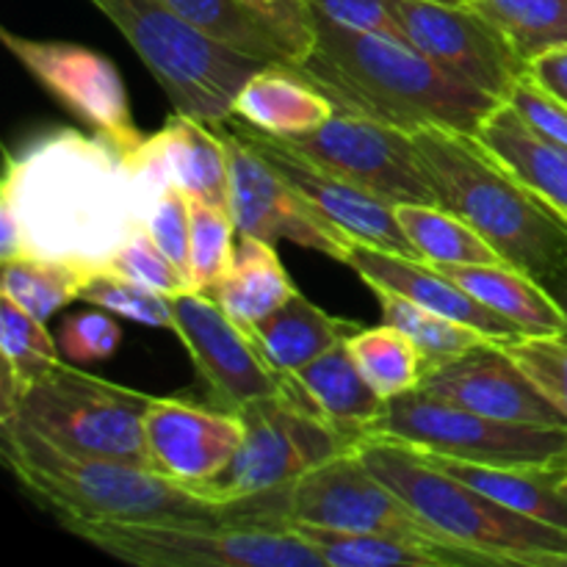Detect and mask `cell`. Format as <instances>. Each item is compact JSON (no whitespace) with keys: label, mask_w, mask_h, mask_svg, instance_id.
Masks as SVG:
<instances>
[{"label":"cell","mask_w":567,"mask_h":567,"mask_svg":"<svg viewBox=\"0 0 567 567\" xmlns=\"http://www.w3.org/2000/svg\"><path fill=\"white\" fill-rule=\"evenodd\" d=\"M297 291L275 244L255 236H238L230 269L214 288H208L219 308L244 330H252Z\"/></svg>","instance_id":"cell-29"},{"label":"cell","mask_w":567,"mask_h":567,"mask_svg":"<svg viewBox=\"0 0 567 567\" xmlns=\"http://www.w3.org/2000/svg\"><path fill=\"white\" fill-rule=\"evenodd\" d=\"M70 535L138 567H327L291 529L247 524H75Z\"/></svg>","instance_id":"cell-9"},{"label":"cell","mask_w":567,"mask_h":567,"mask_svg":"<svg viewBox=\"0 0 567 567\" xmlns=\"http://www.w3.org/2000/svg\"><path fill=\"white\" fill-rule=\"evenodd\" d=\"M426 264V260H424ZM463 291L507 316L524 336H565L567 319L540 280L509 264H430Z\"/></svg>","instance_id":"cell-25"},{"label":"cell","mask_w":567,"mask_h":567,"mask_svg":"<svg viewBox=\"0 0 567 567\" xmlns=\"http://www.w3.org/2000/svg\"><path fill=\"white\" fill-rule=\"evenodd\" d=\"M343 266H349L371 291L396 293V297L410 299V302L421 305L432 313L474 327L493 341L524 336L507 316L487 308L485 302L471 297L457 282L449 280L446 275H441L419 258H404V255L388 252V249L352 241L343 255Z\"/></svg>","instance_id":"cell-21"},{"label":"cell","mask_w":567,"mask_h":567,"mask_svg":"<svg viewBox=\"0 0 567 567\" xmlns=\"http://www.w3.org/2000/svg\"><path fill=\"white\" fill-rule=\"evenodd\" d=\"M316 14H324L341 25L360 28V31L380 33V37L396 39L410 44L408 33L399 25L396 17L388 9V0H308Z\"/></svg>","instance_id":"cell-44"},{"label":"cell","mask_w":567,"mask_h":567,"mask_svg":"<svg viewBox=\"0 0 567 567\" xmlns=\"http://www.w3.org/2000/svg\"><path fill=\"white\" fill-rule=\"evenodd\" d=\"M230 507L236 524L247 526L286 529L291 524H308L371 535L446 537L432 529L396 491L377 480L358 449L316 465L280 491L233 502Z\"/></svg>","instance_id":"cell-8"},{"label":"cell","mask_w":567,"mask_h":567,"mask_svg":"<svg viewBox=\"0 0 567 567\" xmlns=\"http://www.w3.org/2000/svg\"><path fill=\"white\" fill-rule=\"evenodd\" d=\"M526 78L554 100L567 105V44H554L526 61Z\"/></svg>","instance_id":"cell-46"},{"label":"cell","mask_w":567,"mask_h":567,"mask_svg":"<svg viewBox=\"0 0 567 567\" xmlns=\"http://www.w3.org/2000/svg\"><path fill=\"white\" fill-rule=\"evenodd\" d=\"M230 125L238 136L260 155L269 166H275L302 197H308L327 219L336 221L349 238L369 247L388 249V252L404 255V258H419L413 241L408 238L404 227L396 219V205L363 192L354 183L332 175L324 166L313 164L302 153L286 144L271 133L258 131L249 122L230 116ZM421 260V258H419Z\"/></svg>","instance_id":"cell-17"},{"label":"cell","mask_w":567,"mask_h":567,"mask_svg":"<svg viewBox=\"0 0 567 567\" xmlns=\"http://www.w3.org/2000/svg\"><path fill=\"white\" fill-rule=\"evenodd\" d=\"M565 468H567V454H565Z\"/></svg>","instance_id":"cell-50"},{"label":"cell","mask_w":567,"mask_h":567,"mask_svg":"<svg viewBox=\"0 0 567 567\" xmlns=\"http://www.w3.org/2000/svg\"><path fill=\"white\" fill-rule=\"evenodd\" d=\"M97 271L94 266L75 264V260L25 255V258L3 260L0 291L22 310L48 321L72 299H81V291Z\"/></svg>","instance_id":"cell-30"},{"label":"cell","mask_w":567,"mask_h":567,"mask_svg":"<svg viewBox=\"0 0 567 567\" xmlns=\"http://www.w3.org/2000/svg\"><path fill=\"white\" fill-rule=\"evenodd\" d=\"M336 114L330 100L293 66L266 64L255 72L233 103V116L271 136H299Z\"/></svg>","instance_id":"cell-26"},{"label":"cell","mask_w":567,"mask_h":567,"mask_svg":"<svg viewBox=\"0 0 567 567\" xmlns=\"http://www.w3.org/2000/svg\"><path fill=\"white\" fill-rule=\"evenodd\" d=\"M286 391L321 419L360 437H365L388 404L358 369L347 343L310 360L286 382Z\"/></svg>","instance_id":"cell-23"},{"label":"cell","mask_w":567,"mask_h":567,"mask_svg":"<svg viewBox=\"0 0 567 567\" xmlns=\"http://www.w3.org/2000/svg\"><path fill=\"white\" fill-rule=\"evenodd\" d=\"M380 299L382 321L399 327L410 341L419 347L421 360H424V371L435 369V365L449 363V360L460 358V354L471 352V349L482 347V343L493 341L485 332L474 330L468 324L446 319L441 313L421 308V305L410 302V299L396 297L391 291H374Z\"/></svg>","instance_id":"cell-34"},{"label":"cell","mask_w":567,"mask_h":567,"mask_svg":"<svg viewBox=\"0 0 567 567\" xmlns=\"http://www.w3.org/2000/svg\"><path fill=\"white\" fill-rule=\"evenodd\" d=\"M388 9L415 50L437 66L498 100H509L526 75V61L474 3L388 0Z\"/></svg>","instance_id":"cell-16"},{"label":"cell","mask_w":567,"mask_h":567,"mask_svg":"<svg viewBox=\"0 0 567 567\" xmlns=\"http://www.w3.org/2000/svg\"><path fill=\"white\" fill-rule=\"evenodd\" d=\"M543 286H546V291L551 293L554 302L563 308L565 319H567V260H563V264L557 266V269L548 271L546 277H543ZM565 338H567V330H565Z\"/></svg>","instance_id":"cell-47"},{"label":"cell","mask_w":567,"mask_h":567,"mask_svg":"<svg viewBox=\"0 0 567 567\" xmlns=\"http://www.w3.org/2000/svg\"><path fill=\"white\" fill-rule=\"evenodd\" d=\"M515 360L532 385L567 419V338L565 336H515L498 341Z\"/></svg>","instance_id":"cell-39"},{"label":"cell","mask_w":567,"mask_h":567,"mask_svg":"<svg viewBox=\"0 0 567 567\" xmlns=\"http://www.w3.org/2000/svg\"><path fill=\"white\" fill-rule=\"evenodd\" d=\"M0 354H3V382H0V404L9 402L61 363V349L55 336H50L48 321L37 319L9 297H0Z\"/></svg>","instance_id":"cell-32"},{"label":"cell","mask_w":567,"mask_h":567,"mask_svg":"<svg viewBox=\"0 0 567 567\" xmlns=\"http://www.w3.org/2000/svg\"><path fill=\"white\" fill-rule=\"evenodd\" d=\"M347 349L365 380L371 382V388L385 402L419 388L421 377H424V360H421L419 347L410 341V336H404L399 327L388 324V321L354 332L347 341Z\"/></svg>","instance_id":"cell-33"},{"label":"cell","mask_w":567,"mask_h":567,"mask_svg":"<svg viewBox=\"0 0 567 567\" xmlns=\"http://www.w3.org/2000/svg\"><path fill=\"white\" fill-rule=\"evenodd\" d=\"M111 271L131 277V280L144 282V286L155 288L161 293H183L192 291L194 282L188 271H183L175 260L164 255V249L150 238L147 230H138L120 252L111 258Z\"/></svg>","instance_id":"cell-41"},{"label":"cell","mask_w":567,"mask_h":567,"mask_svg":"<svg viewBox=\"0 0 567 567\" xmlns=\"http://www.w3.org/2000/svg\"><path fill=\"white\" fill-rule=\"evenodd\" d=\"M81 302L97 305L109 313L131 319L153 330H172V297L161 293L144 282L131 280L120 271L100 269L81 291Z\"/></svg>","instance_id":"cell-37"},{"label":"cell","mask_w":567,"mask_h":567,"mask_svg":"<svg viewBox=\"0 0 567 567\" xmlns=\"http://www.w3.org/2000/svg\"><path fill=\"white\" fill-rule=\"evenodd\" d=\"M437 3H452V6H463V3H471V0H437Z\"/></svg>","instance_id":"cell-48"},{"label":"cell","mask_w":567,"mask_h":567,"mask_svg":"<svg viewBox=\"0 0 567 567\" xmlns=\"http://www.w3.org/2000/svg\"><path fill=\"white\" fill-rule=\"evenodd\" d=\"M0 457L20 491L61 529L75 524H236L216 504L155 471L66 452L48 437L0 421Z\"/></svg>","instance_id":"cell-3"},{"label":"cell","mask_w":567,"mask_h":567,"mask_svg":"<svg viewBox=\"0 0 567 567\" xmlns=\"http://www.w3.org/2000/svg\"><path fill=\"white\" fill-rule=\"evenodd\" d=\"M524 61L567 44V0H471Z\"/></svg>","instance_id":"cell-35"},{"label":"cell","mask_w":567,"mask_h":567,"mask_svg":"<svg viewBox=\"0 0 567 567\" xmlns=\"http://www.w3.org/2000/svg\"><path fill=\"white\" fill-rule=\"evenodd\" d=\"M316 42L293 70L338 114L363 116L415 133L421 127L474 133L502 103L449 75L413 44L341 25L313 11Z\"/></svg>","instance_id":"cell-2"},{"label":"cell","mask_w":567,"mask_h":567,"mask_svg":"<svg viewBox=\"0 0 567 567\" xmlns=\"http://www.w3.org/2000/svg\"><path fill=\"white\" fill-rule=\"evenodd\" d=\"M396 219L426 264H504L468 221L441 205H396Z\"/></svg>","instance_id":"cell-31"},{"label":"cell","mask_w":567,"mask_h":567,"mask_svg":"<svg viewBox=\"0 0 567 567\" xmlns=\"http://www.w3.org/2000/svg\"><path fill=\"white\" fill-rule=\"evenodd\" d=\"M227 150L230 169V216L238 236H255L260 241H291L343 264L349 238L332 219H327L308 197L297 192L275 166L266 164L236 133L230 120L214 122Z\"/></svg>","instance_id":"cell-14"},{"label":"cell","mask_w":567,"mask_h":567,"mask_svg":"<svg viewBox=\"0 0 567 567\" xmlns=\"http://www.w3.org/2000/svg\"><path fill=\"white\" fill-rule=\"evenodd\" d=\"M365 437L485 465H548L567 454V426L518 424L430 396L421 388L391 399Z\"/></svg>","instance_id":"cell-11"},{"label":"cell","mask_w":567,"mask_h":567,"mask_svg":"<svg viewBox=\"0 0 567 567\" xmlns=\"http://www.w3.org/2000/svg\"><path fill=\"white\" fill-rule=\"evenodd\" d=\"M360 330H363L360 321L327 313L297 291L286 305H280L275 313L258 321L249 332L258 341L260 352L269 360L271 369L288 382L310 360L341 347Z\"/></svg>","instance_id":"cell-27"},{"label":"cell","mask_w":567,"mask_h":567,"mask_svg":"<svg viewBox=\"0 0 567 567\" xmlns=\"http://www.w3.org/2000/svg\"><path fill=\"white\" fill-rule=\"evenodd\" d=\"M476 138L515 172L532 192L567 210V147L537 133L509 103H502L476 131Z\"/></svg>","instance_id":"cell-28"},{"label":"cell","mask_w":567,"mask_h":567,"mask_svg":"<svg viewBox=\"0 0 567 567\" xmlns=\"http://www.w3.org/2000/svg\"><path fill=\"white\" fill-rule=\"evenodd\" d=\"M150 468L197 491L238 452L244 421L238 413L186 399H155L144 415Z\"/></svg>","instance_id":"cell-18"},{"label":"cell","mask_w":567,"mask_h":567,"mask_svg":"<svg viewBox=\"0 0 567 567\" xmlns=\"http://www.w3.org/2000/svg\"><path fill=\"white\" fill-rule=\"evenodd\" d=\"M358 454L432 529L496 559L498 567H567V529L504 507L424 457L385 437H363Z\"/></svg>","instance_id":"cell-5"},{"label":"cell","mask_w":567,"mask_h":567,"mask_svg":"<svg viewBox=\"0 0 567 567\" xmlns=\"http://www.w3.org/2000/svg\"><path fill=\"white\" fill-rule=\"evenodd\" d=\"M89 3L97 6L120 28L175 111L210 125L230 120L241 86L266 66L264 61L227 48L161 0Z\"/></svg>","instance_id":"cell-6"},{"label":"cell","mask_w":567,"mask_h":567,"mask_svg":"<svg viewBox=\"0 0 567 567\" xmlns=\"http://www.w3.org/2000/svg\"><path fill=\"white\" fill-rule=\"evenodd\" d=\"M127 166L155 199L169 186H177L188 197L208 199L221 208L230 205L225 142L210 122L192 114L175 111L166 116L158 133L144 136L142 144L127 153Z\"/></svg>","instance_id":"cell-20"},{"label":"cell","mask_w":567,"mask_h":567,"mask_svg":"<svg viewBox=\"0 0 567 567\" xmlns=\"http://www.w3.org/2000/svg\"><path fill=\"white\" fill-rule=\"evenodd\" d=\"M61 358L70 363H97L116 354L122 343V330L114 313L100 310H83V313L66 316L55 330Z\"/></svg>","instance_id":"cell-42"},{"label":"cell","mask_w":567,"mask_h":567,"mask_svg":"<svg viewBox=\"0 0 567 567\" xmlns=\"http://www.w3.org/2000/svg\"><path fill=\"white\" fill-rule=\"evenodd\" d=\"M150 402L153 396L147 393L72 369L61 360L0 404V421L25 426L66 452L150 468L144 437Z\"/></svg>","instance_id":"cell-7"},{"label":"cell","mask_w":567,"mask_h":567,"mask_svg":"<svg viewBox=\"0 0 567 567\" xmlns=\"http://www.w3.org/2000/svg\"><path fill=\"white\" fill-rule=\"evenodd\" d=\"M155 203L105 136L75 127L42 133L6 153L0 260L33 255L109 269Z\"/></svg>","instance_id":"cell-1"},{"label":"cell","mask_w":567,"mask_h":567,"mask_svg":"<svg viewBox=\"0 0 567 567\" xmlns=\"http://www.w3.org/2000/svg\"><path fill=\"white\" fill-rule=\"evenodd\" d=\"M172 332L181 338L203 382L208 404L241 413L258 399L286 391L252 332L230 319L208 291L172 293Z\"/></svg>","instance_id":"cell-15"},{"label":"cell","mask_w":567,"mask_h":567,"mask_svg":"<svg viewBox=\"0 0 567 567\" xmlns=\"http://www.w3.org/2000/svg\"><path fill=\"white\" fill-rule=\"evenodd\" d=\"M421 452V449H419ZM432 465L457 476L465 485L496 498L504 507L567 529V468L565 460L548 465H485L424 452Z\"/></svg>","instance_id":"cell-24"},{"label":"cell","mask_w":567,"mask_h":567,"mask_svg":"<svg viewBox=\"0 0 567 567\" xmlns=\"http://www.w3.org/2000/svg\"><path fill=\"white\" fill-rule=\"evenodd\" d=\"M286 529L305 537L327 567H498L493 557L452 537L371 535L308 524Z\"/></svg>","instance_id":"cell-22"},{"label":"cell","mask_w":567,"mask_h":567,"mask_svg":"<svg viewBox=\"0 0 567 567\" xmlns=\"http://www.w3.org/2000/svg\"><path fill=\"white\" fill-rule=\"evenodd\" d=\"M437 205L468 221L504 264L543 280L567 260V225L474 133L421 127L413 133Z\"/></svg>","instance_id":"cell-4"},{"label":"cell","mask_w":567,"mask_h":567,"mask_svg":"<svg viewBox=\"0 0 567 567\" xmlns=\"http://www.w3.org/2000/svg\"><path fill=\"white\" fill-rule=\"evenodd\" d=\"M238 415L244 421L241 446L214 480L194 491L216 504L280 491L363 441L321 419L288 391L258 399Z\"/></svg>","instance_id":"cell-10"},{"label":"cell","mask_w":567,"mask_h":567,"mask_svg":"<svg viewBox=\"0 0 567 567\" xmlns=\"http://www.w3.org/2000/svg\"><path fill=\"white\" fill-rule=\"evenodd\" d=\"M260 28L271 37V42L286 55L288 66L305 61L316 42L313 9L308 0H236Z\"/></svg>","instance_id":"cell-40"},{"label":"cell","mask_w":567,"mask_h":567,"mask_svg":"<svg viewBox=\"0 0 567 567\" xmlns=\"http://www.w3.org/2000/svg\"><path fill=\"white\" fill-rule=\"evenodd\" d=\"M419 388L430 396L491 419L567 426L565 415L532 385L529 377L498 347V341L482 343L449 363L424 371Z\"/></svg>","instance_id":"cell-19"},{"label":"cell","mask_w":567,"mask_h":567,"mask_svg":"<svg viewBox=\"0 0 567 567\" xmlns=\"http://www.w3.org/2000/svg\"><path fill=\"white\" fill-rule=\"evenodd\" d=\"M188 203H192V282L197 291H208L233 264L236 221L230 208H221L208 199L188 197Z\"/></svg>","instance_id":"cell-38"},{"label":"cell","mask_w":567,"mask_h":567,"mask_svg":"<svg viewBox=\"0 0 567 567\" xmlns=\"http://www.w3.org/2000/svg\"><path fill=\"white\" fill-rule=\"evenodd\" d=\"M144 230L164 249L166 258L192 275V203L186 192L177 186L166 188L150 210Z\"/></svg>","instance_id":"cell-43"},{"label":"cell","mask_w":567,"mask_h":567,"mask_svg":"<svg viewBox=\"0 0 567 567\" xmlns=\"http://www.w3.org/2000/svg\"><path fill=\"white\" fill-rule=\"evenodd\" d=\"M559 216H563V219H565V225H567V210H559Z\"/></svg>","instance_id":"cell-49"},{"label":"cell","mask_w":567,"mask_h":567,"mask_svg":"<svg viewBox=\"0 0 567 567\" xmlns=\"http://www.w3.org/2000/svg\"><path fill=\"white\" fill-rule=\"evenodd\" d=\"M282 142L385 203L437 205V194L421 164L413 133L402 127L336 111L324 125Z\"/></svg>","instance_id":"cell-12"},{"label":"cell","mask_w":567,"mask_h":567,"mask_svg":"<svg viewBox=\"0 0 567 567\" xmlns=\"http://www.w3.org/2000/svg\"><path fill=\"white\" fill-rule=\"evenodd\" d=\"M161 3L249 59L264 64H288L269 33L236 0H161Z\"/></svg>","instance_id":"cell-36"},{"label":"cell","mask_w":567,"mask_h":567,"mask_svg":"<svg viewBox=\"0 0 567 567\" xmlns=\"http://www.w3.org/2000/svg\"><path fill=\"white\" fill-rule=\"evenodd\" d=\"M537 133L554 138V142L565 144L567 147V105L554 100L551 94L543 92L540 86L529 81V78H520L518 86L513 89L507 100Z\"/></svg>","instance_id":"cell-45"},{"label":"cell","mask_w":567,"mask_h":567,"mask_svg":"<svg viewBox=\"0 0 567 567\" xmlns=\"http://www.w3.org/2000/svg\"><path fill=\"white\" fill-rule=\"evenodd\" d=\"M0 39L28 75L92 133L114 142L125 155L142 144L125 81L109 55L61 39L20 37L9 28L0 31Z\"/></svg>","instance_id":"cell-13"}]
</instances>
